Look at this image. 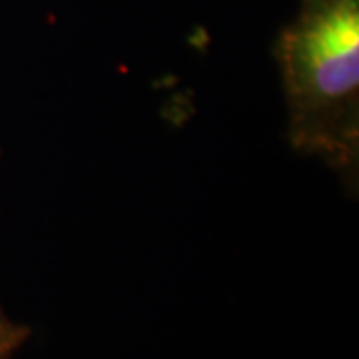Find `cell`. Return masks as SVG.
<instances>
[{
	"mask_svg": "<svg viewBox=\"0 0 359 359\" xmlns=\"http://www.w3.org/2000/svg\"><path fill=\"white\" fill-rule=\"evenodd\" d=\"M295 150L344 176L359 160V0H302L276 42Z\"/></svg>",
	"mask_w": 359,
	"mask_h": 359,
	"instance_id": "1",
	"label": "cell"
},
{
	"mask_svg": "<svg viewBox=\"0 0 359 359\" xmlns=\"http://www.w3.org/2000/svg\"><path fill=\"white\" fill-rule=\"evenodd\" d=\"M25 335H26L25 330L16 327L13 321L6 320V318H4V313H2V309H0V347H4V346L18 347L20 344H22Z\"/></svg>",
	"mask_w": 359,
	"mask_h": 359,
	"instance_id": "2",
	"label": "cell"
},
{
	"mask_svg": "<svg viewBox=\"0 0 359 359\" xmlns=\"http://www.w3.org/2000/svg\"><path fill=\"white\" fill-rule=\"evenodd\" d=\"M14 349L16 347H11V346H4V347H0V359H6L11 353H13Z\"/></svg>",
	"mask_w": 359,
	"mask_h": 359,
	"instance_id": "3",
	"label": "cell"
}]
</instances>
